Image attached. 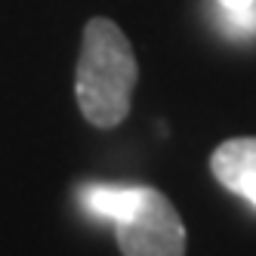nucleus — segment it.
<instances>
[{"mask_svg":"<svg viewBox=\"0 0 256 256\" xmlns=\"http://www.w3.org/2000/svg\"><path fill=\"white\" fill-rule=\"evenodd\" d=\"M216 4H219V10H222V12H241V10L256 6V0H216Z\"/></svg>","mask_w":256,"mask_h":256,"instance_id":"39448f33","label":"nucleus"},{"mask_svg":"<svg viewBox=\"0 0 256 256\" xmlns=\"http://www.w3.org/2000/svg\"><path fill=\"white\" fill-rule=\"evenodd\" d=\"M114 228L124 256H186V226L170 198L152 186Z\"/></svg>","mask_w":256,"mask_h":256,"instance_id":"f03ea898","label":"nucleus"},{"mask_svg":"<svg viewBox=\"0 0 256 256\" xmlns=\"http://www.w3.org/2000/svg\"><path fill=\"white\" fill-rule=\"evenodd\" d=\"M210 170L219 186L241 194L256 207V136H238L222 142L210 154Z\"/></svg>","mask_w":256,"mask_h":256,"instance_id":"7ed1b4c3","label":"nucleus"},{"mask_svg":"<svg viewBox=\"0 0 256 256\" xmlns=\"http://www.w3.org/2000/svg\"><path fill=\"white\" fill-rule=\"evenodd\" d=\"M136 78V56L120 25L105 16L90 19L84 28L74 78L80 114L99 130H112V126L124 124V118L130 114Z\"/></svg>","mask_w":256,"mask_h":256,"instance_id":"f257e3e1","label":"nucleus"},{"mask_svg":"<svg viewBox=\"0 0 256 256\" xmlns=\"http://www.w3.org/2000/svg\"><path fill=\"white\" fill-rule=\"evenodd\" d=\"M145 186H112V182H90V186L80 188V204L84 210L96 213L102 219H112V222H118V219H124L126 213H130L139 198H142Z\"/></svg>","mask_w":256,"mask_h":256,"instance_id":"20e7f679","label":"nucleus"}]
</instances>
